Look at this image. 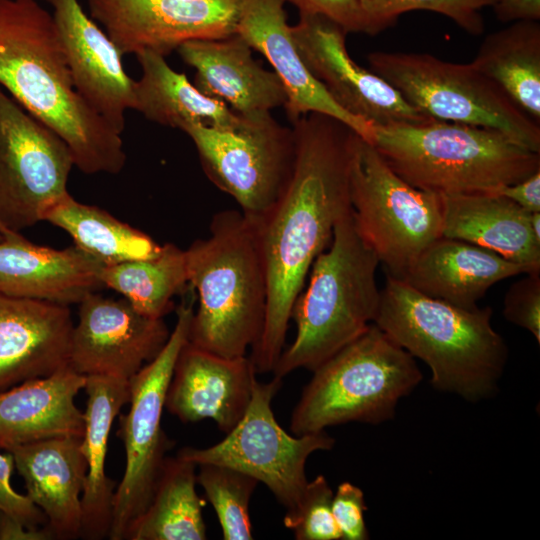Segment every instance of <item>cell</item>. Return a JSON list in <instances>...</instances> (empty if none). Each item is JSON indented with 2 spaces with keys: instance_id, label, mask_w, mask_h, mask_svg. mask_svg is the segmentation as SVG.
Listing matches in <instances>:
<instances>
[{
  "instance_id": "603a6c76",
  "label": "cell",
  "mask_w": 540,
  "mask_h": 540,
  "mask_svg": "<svg viewBox=\"0 0 540 540\" xmlns=\"http://www.w3.org/2000/svg\"><path fill=\"white\" fill-rule=\"evenodd\" d=\"M86 376L69 365L0 392V449L53 438H83L85 417L75 404Z\"/></svg>"
},
{
  "instance_id": "836d02e7",
  "label": "cell",
  "mask_w": 540,
  "mask_h": 540,
  "mask_svg": "<svg viewBox=\"0 0 540 540\" xmlns=\"http://www.w3.org/2000/svg\"><path fill=\"white\" fill-rule=\"evenodd\" d=\"M499 0H358L375 36L392 27L399 16L413 10H427L442 14L467 33L478 36L484 31L482 9L494 7Z\"/></svg>"
},
{
  "instance_id": "2e32d148",
  "label": "cell",
  "mask_w": 540,
  "mask_h": 540,
  "mask_svg": "<svg viewBox=\"0 0 540 540\" xmlns=\"http://www.w3.org/2000/svg\"><path fill=\"white\" fill-rule=\"evenodd\" d=\"M79 304L69 366L84 376L130 380L160 353L170 336L163 318L141 314L124 298L93 292Z\"/></svg>"
},
{
  "instance_id": "44dd1931",
  "label": "cell",
  "mask_w": 540,
  "mask_h": 540,
  "mask_svg": "<svg viewBox=\"0 0 540 540\" xmlns=\"http://www.w3.org/2000/svg\"><path fill=\"white\" fill-rule=\"evenodd\" d=\"M104 265L76 246L36 245L19 232L0 240V292L69 306L103 287Z\"/></svg>"
},
{
  "instance_id": "30bf717a",
  "label": "cell",
  "mask_w": 540,
  "mask_h": 540,
  "mask_svg": "<svg viewBox=\"0 0 540 540\" xmlns=\"http://www.w3.org/2000/svg\"><path fill=\"white\" fill-rule=\"evenodd\" d=\"M194 143L208 179L230 195L241 212L259 221L283 193L295 162L292 128L271 113L240 115L224 127L191 124L183 130Z\"/></svg>"
},
{
  "instance_id": "8992f818",
  "label": "cell",
  "mask_w": 540,
  "mask_h": 540,
  "mask_svg": "<svg viewBox=\"0 0 540 540\" xmlns=\"http://www.w3.org/2000/svg\"><path fill=\"white\" fill-rule=\"evenodd\" d=\"M368 142L407 183L439 195L495 192L540 170V153L463 123L373 126Z\"/></svg>"
},
{
  "instance_id": "f1b7e54d",
  "label": "cell",
  "mask_w": 540,
  "mask_h": 540,
  "mask_svg": "<svg viewBox=\"0 0 540 540\" xmlns=\"http://www.w3.org/2000/svg\"><path fill=\"white\" fill-rule=\"evenodd\" d=\"M540 124V23L518 20L490 33L472 62Z\"/></svg>"
},
{
  "instance_id": "8fae6325",
  "label": "cell",
  "mask_w": 540,
  "mask_h": 540,
  "mask_svg": "<svg viewBox=\"0 0 540 540\" xmlns=\"http://www.w3.org/2000/svg\"><path fill=\"white\" fill-rule=\"evenodd\" d=\"M193 313V300L178 307L175 327L163 349L129 380L130 407L119 417L118 430L126 465L114 493L108 535L111 540L126 539L146 509L171 446L161 427V418L175 362L188 341Z\"/></svg>"
},
{
  "instance_id": "ab89813d",
  "label": "cell",
  "mask_w": 540,
  "mask_h": 540,
  "mask_svg": "<svg viewBox=\"0 0 540 540\" xmlns=\"http://www.w3.org/2000/svg\"><path fill=\"white\" fill-rule=\"evenodd\" d=\"M495 192L509 198L529 213L540 212V170Z\"/></svg>"
},
{
  "instance_id": "e0dca14e",
  "label": "cell",
  "mask_w": 540,
  "mask_h": 540,
  "mask_svg": "<svg viewBox=\"0 0 540 540\" xmlns=\"http://www.w3.org/2000/svg\"><path fill=\"white\" fill-rule=\"evenodd\" d=\"M53 7L59 38L74 87L117 133L135 107V81L125 72L122 54L82 9L78 0H46Z\"/></svg>"
},
{
  "instance_id": "7bdbcfd3",
  "label": "cell",
  "mask_w": 540,
  "mask_h": 540,
  "mask_svg": "<svg viewBox=\"0 0 540 540\" xmlns=\"http://www.w3.org/2000/svg\"><path fill=\"white\" fill-rule=\"evenodd\" d=\"M530 224L534 236L540 241V212L530 214Z\"/></svg>"
},
{
  "instance_id": "ba28073f",
  "label": "cell",
  "mask_w": 540,
  "mask_h": 540,
  "mask_svg": "<svg viewBox=\"0 0 540 540\" xmlns=\"http://www.w3.org/2000/svg\"><path fill=\"white\" fill-rule=\"evenodd\" d=\"M370 70L423 114L440 121L498 130L540 153V124L471 63L443 61L427 53L375 51Z\"/></svg>"
},
{
  "instance_id": "4dcf8cb0",
  "label": "cell",
  "mask_w": 540,
  "mask_h": 540,
  "mask_svg": "<svg viewBox=\"0 0 540 540\" xmlns=\"http://www.w3.org/2000/svg\"><path fill=\"white\" fill-rule=\"evenodd\" d=\"M44 221L66 231L76 246L104 266L153 258L162 248L144 232L69 193L46 212Z\"/></svg>"
},
{
  "instance_id": "f35d334b",
  "label": "cell",
  "mask_w": 540,
  "mask_h": 540,
  "mask_svg": "<svg viewBox=\"0 0 540 540\" xmlns=\"http://www.w3.org/2000/svg\"><path fill=\"white\" fill-rule=\"evenodd\" d=\"M299 13L324 15L338 23L347 33L369 35V26L358 0H286Z\"/></svg>"
},
{
  "instance_id": "8d00e7d4",
  "label": "cell",
  "mask_w": 540,
  "mask_h": 540,
  "mask_svg": "<svg viewBox=\"0 0 540 540\" xmlns=\"http://www.w3.org/2000/svg\"><path fill=\"white\" fill-rule=\"evenodd\" d=\"M367 510L364 493L350 482L341 483L332 499V512L343 540H367L369 532L365 524Z\"/></svg>"
},
{
  "instance_id": "4316f807",
  "label": "cell",
  "mask_w": 540,
  "mask_h": 540,
  "mask_svg": "<svg viewBox=\"0 0 540 540\" xmlns=\"http://www.w3.org/2000/svg\"><path fill=\"white\" fill-rule=\"evenodd\" d=\"M84 389L88 399L81 449L87 472L81 496V536L99 540L109 535L117 487L105 474L109 434L121 408L129 403L130 383L126 379L90 375L86 376Z\"/></svg>"
},
{
  "instance_id": "ffe728a7",
  "label": "cell",
  "mask_w": 540,
  "mask_h": 540,
  "mask_svg": "<svg viewBox=\"0 0 540 540\" xmlns=\"http://www.w3.org/2000/svg\"><path fill=\"white\" fill-rule=\"evenodd\" d=\"M68 306L0 292V392L69 365Z\"/></svg>"
},
{
  "instance_id": "7c38bea8",
  "label": "cell",
  "mask_w": 540,
  "mask_h": 540,
  "mask_svg": "<svg viewBox=\"0 0 540 540\" xmlns=\"http://www.w3.org/2000/svg\"><path fill=\"white\" fill-rule=\"evenodd\" d=\"M281 385L277 377L267 383L256 380L245 414L220 442L207 448L184 447L177 456L196 465L218 464L252 476L267 486L287 512L297 506L307 486V459L316 451L331 450L335 439L325 431L287 433L271 406Z\"/></svg>"
},
{
  "instance_id": "ee69618b",
  "label": "cell",
  "mask_w": 540,
  "mask_h": 540,
  "mask_svg": "<svg viewBox=\"0 0 540 540\" xmlns=\"http://www.w3.org/2000/svg\"><path fill=\"white\" fill-rule=\"evenodd\" d=\"M10 232H12V231L6 230L4 227H2V226L0 225V240H1L6 234H8V233H10Z\"/></svg>"
},
{
  "instance_id": "74e56055",
  "label": "cell",
  "mask_w": 540,
  "mask_h": 540,
  "mask_svg": "<svg viewBox=\"0 0 540 540\" xmlns=\"http://www.w3.org/2000/svg\"><path fill=\"white\" fill-rule=\"evenodd\" d=\"M15 468L10 452L0 453V511L14 517L28 526L47 524L44 513L27 496L16 492L11 485Z\"/></svg>"
},
{
  "instance_id": "f546056e",
  "label": "cell",
  "mask_w": 540,
  "mask_h": 540,
  "mask_svg": "<svg viewBox=\"0 0 540 540\" xmlns=\"http://www.w3.org/2000/svg\"><path fill=\"white\" fill-rule=\"evenodd\" d=\"M196 468L179 456L166 457L152 497L130 528L129 540H205V501L196 492Z\"/></svg>"
},
{
  "instance_id": "b9f144b4",
  "label": "cell",
  "mask_w": 540,
  "mask_h": 540,
  "mask_svg": "<svg viewBox=\"0 0 540 540\" xmlns=\"http://www.w3.org/2000/svg\"><path fill=\"white\" fill-rule=\"evenodd\" d=\"M501 22L540 20V0H499L493 7Z\"/></svg>"
},
{
  "instance_id": "d6a6232c",
  "label": "cell",
  "mask_w": 540,
  "mask_h": 540,
  "mask_svg": "<svg viewBox=\"0 0 540 540\" xmlns=\"http://www.w3.org/2000/svg\"><path fill=\"white\" fill-rule=\"evenodd\" d=\"M197 467V484L203 488L217 514L223 539H253L249 502L259 482L248 474L223 465L203 463Z\"/></svg>"
},
{
  "instance_id": "484cf974",
  "label": "cell",
  "mask_w": 540,
  "mask_h": 540,
  "mask_svg": "<svg viewBox=\"0 0 540 540\" xmlns=\"http://www.w3.org/2000/svg\"><path fill=\"white\" fill-rule=\"evenodd\" d=\"M443 237L488 249L503 258L540 272V241L530 214L497 192L441 195Z\"/></svg>"
},
{
  "instance_id": "5b68a950",
  "label": "cell",
  "mask_w": 540,
  "mask_h": 540,
  "mask_svg": "<svg viewBox=\"0 0 540 540\" xmlns=\"http://www.w3.org/2000/svg\"><path fill=\"white\" fill-rule=\"evenodd\" d=\"M379 264L351 209L337 222L329 246L313 262L308 284L294 302L296 336L280 355L274 377L282 379L299 368L315 370L374 323L381 296Z\"/></svg>"
},
{
  "instance_id": "cb8c5ba5",
  "label": "cell",
  "mask_w": 540,
  "mask_h": 540,
  "mask_svg": "<svg viewBox=\"0 0 540 540\" xmlns=\"http://www.w3.org/2000/svg\"><path fill=\"white\" fill-rule=\"evenodd\" d=\"M82 438L62 437L21 445L8 451L24 479L27 496L44 513L54 538L81 536V496L87 464Z\"/></svg>"
},
{
  "instance_id": "d590c367",
  "label": "cell",
  "mask_w": 540,
  "mask_h": 540,
  "mask_svg": "<svg viewBox=\"0 0 540 540\" xmlns=\"http://www.w3.org/2000/svg\"><path fill=\"white\" fill-rule=\"evenodd\" d=\"M507 290L503 301L505 319L529 331L540 343V272L525 273Z\"/></svg>"
},
{
  "instance_id": "7a4b0ae2",
  "label": "cell",
  "mask_w": 540,
  "mask_h": 540,
  "mask_svg": "<svg viewBox=\"0 0 540 540\" xmlns=\"http://www.w3.org/2000/svg\"><path fill=\"white\" fill-rule=\"evenodd\" d=\"M0 86L65 141L82 172L123 169L121 134L75 89L54 18L36 0H0Z\"/></svg>"
},
{
  "instance_id": "83f0119b",
  "label": "cell",
  "mask_w": 540,
  "mask_h": 540,
  "mask_svg": "<svg viewBox=\"0 0 540 540\" xmlns=\"http://www.w3.org/2000/svg\"><path fill=\"white\" fill-rule=\"evenodd\" d=\"M136 56L142 76L135 81L134 109L148 120L183 130L191 124L224 127L238 119L225 103L203 94L171 68L165 56L149 50Z\"/></svg>"
},
{
  "instance_id": "3957f363",
  "label": "cell",
  "mask_w": 540,
  "mask_h": 540,
  "mask_svg": "<svg viewBox=\"0 0 540 540\" xmlns=\"http://www.w3.org/2000/svg\"><path fill=\"white\" fill-rule=\"evenodd\" d=\"M374 324L431 371V385L464 400L493 396L508 348L489 306L464 309L426 296L391 275L380 290Z\"/></svg>"
},
{
  "instance_id": "e575fe53",
  "label": "cell",
  "mask_w": 540,
  "mask_h": 540,
  "mask_svg": "<svg viewBox=\"0 0 540 540\" xmlns=\"http://www.w3.org/2000/svg\"><path fill=\"white\" fill-rule=\"evenodd\" d=\"M334 492L323 475L308 481L297 506L287 511L283 523L297 540H339L340 530L332 512Z\"/></svg>"
},
{
  "instance_id": "d6986e66",
  "label": "cell",
  "mask_w": 540,
  "mask_h": 540,
  "mask_svg": "<svg viewBox=\"0 0 540 540\" xmlns=\"http://www.w3.org/2000/svg\"><path fill=\"white\" fill-rule=\"evenodd\" d=\"M285 2L245 0L236 33L268 60L279 77L287 95V117L294 122L311 112L326 114L370 141L373 126L342 109L306 67L287 23Z\"/></svg>"
},
{
  "instance_id": "1f68e13d",
  "label": "cell",
  "mask_w": 540,
  "mask_h": 540,
  "mask_svg": "<svg viewBox=\"0 0 540 540\" xmlns=\"http://www.w3.org/2000/svg\"><path fill=\"white\" fill-rule=\"evenodd\" d=\"M101 281L141 314L161 319L172 310L174 296L189 286L185 250L166 243L153 258L104 266Z\"/></svg>"
},
{
  "instance_id": "277c9868",
  "label": "cell",
  "mask_w": 540,
  "mask_h": 540,
  "mask_svg": "<svg viewBox=\"0 0 540 540\" xmlns=\"http://www.w3.org/2000/svg\"><path fill=\"white\" fill-rule=\"evenodd\" d=\"M209 229L185 250L189 286L198 293L188 341L223 357L246 356L261 336L267 305L258 228L241 211L224 210Z\"/></svg>"
},
{
  "instance_id": "7402d4cb",
  "label": "cell",
  "mask_w": 540,
  "mask_h": 540,
  "mask_svg": "<svg viewBox=\"0 0 540 540\" xmlns=\"http://www.w3.org/2000/svg\"><path fill=\"white\" fill-rule=\"evenodd\" d=\"M237 33L221 39L190 40L176 51L195 69L194 85L240 115L271 113L287 95L274 71L264 69Z\"/></svg>"
},
{
  "instance_id": "d4e9b609",
  "label": "cell",
  "mask_w": 540,
  "mask_h": 540,
  "mask_svg": "<svg viewBox=\"0 0 540 540\" xmlns=\"http://www.w3.org/2000/svg\"><path fill=\"white\" fill-rule=\"evenodd\" d=\"M525 273L532 272L488 249L441 236L421 252L402 280L426 296L474 309L494 284Z\"/></svg>"
},
{
  "instance_id": "60d3db41",
  "label": "cell",
  "mask_w": 540,
  "mask_h": 540,
  "mask_svg": "<svg viewBox=\"0 0 540 540\" xmlns=\"http://www.w3.org/2000/svg\"><path fill=\"white\" fill-rule=\"evenodd\" d=\"M55 539L51 530L44 525L28 526L14 517L0 511V540H51Z\"/></svg>"
},
{
  "instance_id": "ac0fdd59",
  "label": "cell",
  "mask_w": 540,
  "mask_h": 540,
  "mask_svg": "<svg viewBox=\"0 0 540 540\" xmlns=\"http://www.w3.org/2000/svg\"><path fill=\"white\" fill-rule=\"evenodd\" d=\"M256 373L250 357H223L187 341L175 362L165 408L184 423L211 419L227 434L248 408Z\"/></svg>"
},
{
  "instance_id": "5bb4252c",
  "label": "cell",
  "mask_w": 540,
  "mask_h": 540,
  "mask_svg": "<svg viewBox=\"0 0 540 540\" xmlns=\"http://www.w3.org/2000/svg\"><path fill=\"white\" fill-rule=\"evenodd\" d=\"M293 39L310 73L333 100L372 126L418 125L436 121L409 104L388 82L352 60L343 27L332 19L299 13Z\"/></svg>"
},
{
  "instance_id": "52a82bcc",
  "label": "cell",
  "mask_w": 540,
  "mask_h": 540,
  "mask_svg": "<svg viewBox=\"0 0 540 540\" xmlns=\"http://www.w3.org/2000/svg\"><path fill=\"white\" fill-rule=\"evenodd\" d=\"M312 372L291 415L297 436L348 422H386L422 380L415 358L374 323Z\"/></svg>"
},
{
  "instance_id": "6da1fadb",
  "label": "cell",
  "mask_w": 540,
  "mask_h": 540,
  "mask_svg": "<svg viewBox=\"0 0 540 540\" xmlns=\"http://www.w3.org/2000/svg\"><path fill=\"white\" fill-rule=\"evenodd\" d=\"M295 162L283 193L258 228L267 281L264 326L249 356L272 372L285 348L294 302L337 222L351 211L349 170L357 134L340 120L311 112L294 122Z\"/></svg>"
},
{
  "instance_id": "9a60e30c",
  "label": "cell",
  "mask_w": 540,
  "mask_h": 540,
  "mask_svg": "<svg viewBox=\"0 0 540 540\" xmlns=\"http://www.w3.org/2000/svg\"><path fill=\"white\" fill-rule=\"evenodd\" d=\"M245 0H88L119 52L169 55L190 40L236 34Z\"/></svg>"
},
{
  "instance_id": "4fadbf2b",
  "label": "cell",
  "mask_w": 540,
  "mask_h": 540,
  "mask_svg": "<svg viewBox=\"0 0 540 540\" xmlns=\"http://www.w3.org/2000/svg\"><path fill=\"white\" fill-rule=\"evenodd\" d=\"M74 165L65 141L0 86V225L21 232L68 194Z\"/></svg>"
},
{
  "instance_id": "9c48e42d",
  "label": "cell",
  "mask_w": 540,
  "mask_h": 540,
  "mask_svg": "<svg viewBox=\"0 0 540 540\" xmlns=\"http://www.w3.org/2000/svg\"><path fill=\"white\" fill-rule=\"evenodd\" d=\"M349 192L356 228L388 275L402 279L421 252L442 236L441 195L407 183L358 134L352 144Z\"/></svg>"
}]
</instances>
